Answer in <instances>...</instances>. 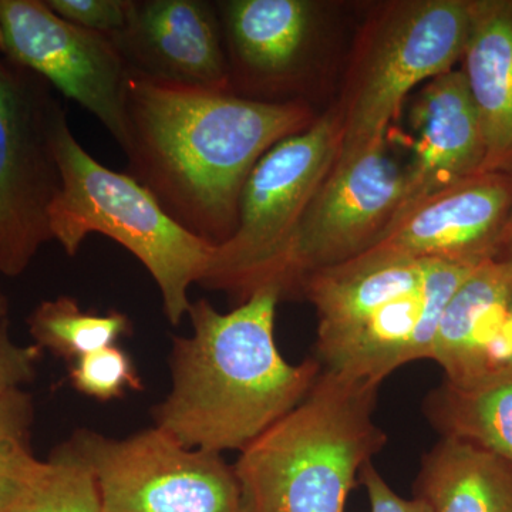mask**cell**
Masks as SVG:
<instances>
[{"mask_svg":"<svg viewBox=\"0 0 512 512\" xmlns=\"http://www.w3.org/2000/svg\"><path fill=\"white\" fill-rule=\"evenodd\" d=\"M308 126L309 111L296 101L269 103L128 74L119 146L131 177L164 211L218 247L237 229L252 168Z\"/></svg>","mask_w":512,"mask_h":512,"instance_id":"6da1fadb","label":"cell"},{"mask_svg":"<svg viewBox=\"0 0 512 512\" xmlns=\"http://www.w3.org/2000/svg\"><path fill=\"white\" fill-rule=\"evenodd\" d=\"M281 298L268 286L228 313L207 299L191 303L192 335L174 339L173 389L154 410L158 429L184 447L241 453L308 396L322 366L282 357L275 340Z\"/></svg>","mask_w":512,"mask_h":512,"instance_id":"7a4b0ae2","label":"cell"},{"mask_svg":"<svg viewBox=\"0 0 512 512\" xmlns=\"http://www.w3.org/2000/svg\"><path fill=\"white\" fill-rule=\"evenodd\" d=\"M379 386L322 370L308 396L241 451L234 468L248 512H345L387 443L373 420Z\"/></svg>","mask_w":512,"mask_h":512,"instance_id":"3957f363","label":"cell"},{"mask_svg":"<svg viewBox=\"0 0 512 512\" xmlns=\"http://www.w3.org/2000/svg\"><path fill=\"white\" fill-rule=\"evenodd\" d=\"M62 188L50 207V231L69 256L92 234L109 237L136 256L160 289L164 313L178 325L190 309L188 289L207 274L217 245L178 224L130 174L99 163L73 136L57 130Z\"/></svg>","mask_w":512,"mask_h":512,"instance_id":"277c9868","label":"cell"},{"mask_svg":"<svg viewBox=\"0 0 512 512\" xmlns=\"http://www.w3.org/2000/svg\"><path fill=\"white\" fill-rule=\"evenodd\" d=\"M340 141L342 117L329 111L266 151L242 188L237 229L218 245L201 286L242 303L272 285L296 225L336 163Z\"/></svg>","mask_w":512,"mask_h":512,"instance_id":"5b68a950","label":"cell"},{"mask_svg":"<svg viewBox=\"0 0 512 512\" xmlns=\"http://www.w3.org/2000/svg\"><path fill=\"white\" fill-rule=\"evenodd\" d=\"M67 119L53 87L0 56V274L18 276L52 241L62 188L56 136Z\"/></svg>","mask_w":512,"mask_h":512,"instance_id":"8992f818","label":"cell"},{"mask_svg":"<svg viewBox=\"0 0 512 512\" xmlns=\"http://www.w3.org/2000/svg\"><path fill=\"white\" fill-rule=\"evenodd\" d=\"M471 10V0H419L400 3L384 16L342 114L336 160L383 143L407 93L463 59Z\"/></svg>","mask_w":512,"mask_h":512,"instance_id":"52a82bcc","label":"cell"},{"mask_svg":"<svg viewBox=\"0 0 512 512\" xmlns=\"http://www.w3.org/2000/svg\"><path fill=\"white\" fill-rule=\"evenodd\" d=\"M70 441L96 476L101 512H248L234 466L158 427L123 440L80 430Z\"/></svg>","mask_w":512,"mask_h":512,"instance_id":"ba28073f","label":"cell"},{"mask_svg":"<svg viewBox=\"0 0 512 512\" xmlns=\"http://www.w3.org/2000/svg\"><path fill=\"white\" fill-rule=\"evenodd\" d=\"M404 191V170L376 144L336 160L296 225L276 266L281 296L301 288L312 272L362 254L390 224Z\"/></svg>","mask_w":512,"mask_h":512,"instance_id":"9c48e42d","label":"cell"},{"mask_svg":"<svg viewBox=\"0 0 512 512\" xmlns=\"http://www.w3.org/2000/svg\"><path fill=\"white\" fill-rule=\"evenodd\" d=\"M0 53L92 113L120 144L128 70L113 37L66 22L46 0H0Z\"/></svg>","mask_w":512,"mask_h":512,"instance_id":"30bf717a","label":"cell"},{"mask_svg":"<svg viewBox=\"0 0 512 512\" xmlns=\"http://www.w3.org/2000/svg\"><path fill=\"white\" fill-rule=\"evenodd\" d=\"M511 211V175L477 174L414 204L362 254L477 268L497 258Z\"/></svg>","mask_w":512,"mask_h":512,"instance_id":"8fae6325","label":"cell"},{"mask_svg":"<svg viewBox=\"0 0 512 512\" xmlns=\"http://www.w3.org/2000/svg\"><path fill=\"white\" fill-rule=\"evenodd\" d=\"M128 74L151 82L228 90L220 15L205 0H131L113 37Z\"/></svg>","mask_w":512,"mask_h":512,"instance_id":"7c38bea8","label":"cell"},{"mask_svg":"<svg viewBox=\"0 0 512 512\" xmlns=\"http://www.w3.org/2000/svg\"><path fill=\"white\" fill-rule=\"evenodd\" d=\"M413 109L414 157L390 224L423 198L484 170L483 131L461 70L430 80Z\"/></svg>","mask_w":512,"mask_h":512,"instance_id":"4fadbf2b","label":"cell"},{"mask_svg":"<svg viewBox=\"0 0 512 512\" xmlns=\"http://www.w3.org/2000/svg\"><path fill=\"white\" fill-rule=\"evenodd\" d=\"M220 15L229 92L275 90L299 67L311 37L315 6L306 0H228Z\"/></svg>","mask_w":512,"mask_h":512,"instance_id":"5bb4252c","label":"cell"},{"mask_svg":"<svg viewBox=\"0 0 512 512\" xmlns=\"http://www.w3.org/2000/svg\"><path fill=\"white\" fill-rule=\"evenodd\" d=\"M468 93L485 143L483 173L512 164V2L476 0L463 55Z\"/></svg>","mask_w":512,"mask_h":512,"instance_id":"9a60e30c","label":"cell"},{"mask_svg":"<svg viewBox=\"0 0 512 512\" xmlns=\"http://www.w3.org/2000/svg\"><path fill=\"white\" fill-rule=\"evenodd\" d=\"M423 276V261L369 254L306 276L301 289L319 319L316 352L359 328L389 303L420 291Z\"/></svg>","mask_w":512,"mask_h":512,"instance_id":"2e32d148","label":"cell"},{"mask_svg":"<svg viewBox=\"0 0 512 512\" xmlns=\"http://www.w3.org/2000/svg\"><path fill=\"white\" fill-rule=\"evenodd\" d=\"M512 298V266L498 259L477 266L458 286L439 323L430 360L444 380L473 382L488 372V352Z\"/></svg>","mask_w":512,"mask_h":512,"instance_id":"e0dca14e","label":"cell"},{"mask_svg":"<svg viewBox=\"0 0 512 512\" xmlns=\"http://www.w3.org/2000/svg\"><path fill=\"white\" fill-rule=\"evenodd\" d=\"M414 495L433 512H512V464L468 441L441 437L421 460Z\"/></svg>","mask_w":512,"mask_h":512,"instance_id":"ac0fdd59","label":"cell"},{"mask_svg":"<svg viewBox=\"0 0 512 512\" xmlns=\"http://www.w3.org/2000/svg\"><path fill=\"white\" fill-rule=\"evenodd\" d=\"M423 409L441 437L468 441L512 464V369L464 384L444 380Z\"/></svg>","mask_w":512,"mask_h":512,"instance_id":"d6986e66","label":"cell"},{"mask_svg":"<svg viewBox=\"0 0 512 512\" xmlns=\"http://www.w3.org/2000/svg\"><path fill=\"white\" fill-rule=\"evenodd\" d=\"M28 325L36 346L72 363L94 350L116 345L133 329L126 313L83 311L70 296L40 303Z\"/></svg>","mask_w":512,"mask_h":512,"instance_id":"ffe728a7","label":"cell"},{"mask_svg":"<svg viewBox=\"0 0 512 512\" xmlns=\"http://www.w3.org/2000/svg\"><path fill=\"white\" fill-rule=\"evenodd\" d=\"M32 397L22 389L0 399V512H12L42 477L46 461L32 450Z\"/></svg>","mask_w":512,"mask_h":512,"instance_id":"44dd1931","label":"cell"},{"mask_svg":"<svg viewBox=\"0 0 512 512\" xmlns=\"http://www.w3.org/2000/svg\"><path fill=\"white\" fill-rule=\"evenodd\" d=\"M12 512H101L96 476L72 441L53 451L42 477Z\"/></svg>","mask_w":512,"mask_h":512,"instance_id":"7402d4cb","label":"cell"},{"mask_svg":"<svg viewBox=\"0 0 512 512\" xmlns=\"http://www.w3.org/2000/svg\"><path fill=\"white\" fill-rule=\"evenodd\" d=\"M69 377L77 392L103 402L117 399L127 390H143L133 359L117 345L74 360Z\"/></svg>","mask_w":512,"mask_h":512,"instance_id":"603a6c76","label":"cell"},{"mask_svg":"<svg viewBox=\"0 0 512 512\" xmlns=\"http://www.w3.org/2000/svg\"><path fill=\"white\" fill-rule=\"evenodd\" d=\"M46 3L66 22L114 37L126 28L131 0H46Z\"/></svg>","mask_w":512,"mask_h":512,"instance_id":"cb8c5ba5","label":"cell"},{"mask_svg":"<svg viewBox=\"0 0 512 512\" xmlns=\"http://www.w3.org/2000/svg\"><path fill=\"white\" fill-rule=\"evenodd\" d=\"M40 356L39 346H20L13 342L5 320L0 322V399L33 380Z\"/></svg>","mask_w":512,"mask_h":512,"instance_id":"d4e9b609","label":"cell"},{"mask_svg":"<svg viewBox=\"0 0 512 512\" xmlns=\"http://www.w3.org/2000/svg\"><path fill=\"white\" fill-rule=\"evenodd\" d=\"M359 483L366 488L370 512H433L423 498H403L394 493L392 487L380 476L373 461L367 463L360 473Z\"/></svg>","mask_w":512,"mask_h":512,"instance_id":"484cf974","label":"cell"},{"mask_svg":"<svg viewBox=\"0 0 512 512\" xmlns=\"http://www.w3.org/2000/svg\"><path fill=\"white\" fill-rule=\"evenodd\" d=\"M501 369H512V298L500 333L488 352L487 373Z\"/></svg>","mask_w":512,"mask_h":512,"instance_id":"4316f807","label":"cell"},{"mask_svg":"<svg viewBox=\"0 0 512 512\" xmlns=\"http://www.w3.org/2000/svg\"><path fill=\"white\" fill-rule=\"evenodd\" d=\"M498 261L512 266V211L505 224L503 238H501L500 251H498Z\"/></svg>","mask_w":512,"mask_h":512,"instance_id":"83f0119b","label":"cell"},{"mask_svg":"<svg viewBox=\"0 0 512 512\" xmlns=\"http://www.w3.org/2000/svg\"><path fill=\"white\" fill-rule=\"evenodd\" d=\"M9 303L6 296L3 295L2 289H0V322L5 320L6 313H8Z\"/></svg>","mask_w":512,"mask_h":512,"instance_id":"f1b7e54d","label":"cell"}]
</instances>
